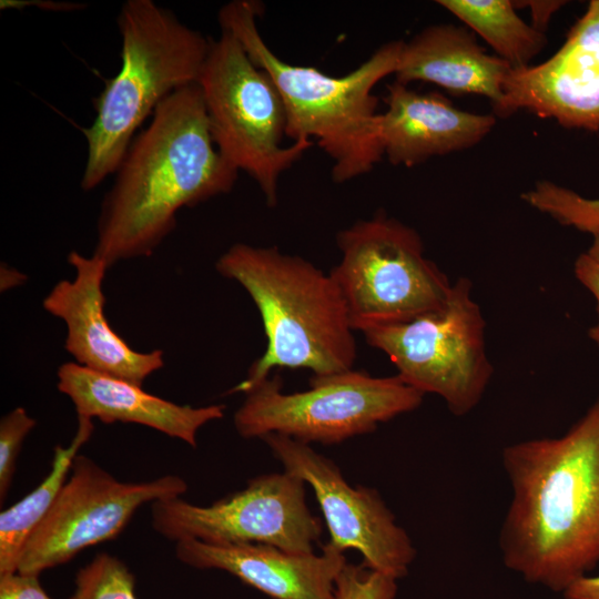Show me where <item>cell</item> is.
I'll return each mask as SVG.
<instances>
[{
    "label": "cell",
    "mask_w": 599,
    "mask_h": 599,
    "mask_svg": "<svg viewBox=\"0 0 599 599\" xmlns=\"http://www.w3.org/2000/svg\"><path fill=\"white\" fill-rule=\"evenodd\" d=\"M501 463L511 489L502 561L564 592L599 564V396L564 435L510 444Z\"/></svg>",
    "instance_id": "cell-1"
},
{
    "label": "cell",
    "mask_w": 599,
    "mask_h": 599,
    "mask_svg": "<svg viewBox=\"0 0 599 599\" xmlns=\"http://www.w3.org/2000/svg\"><path fill=\"white\" fill-rule=\"evenodd\" d=\"M114 174L93 252L108 267L152 255L182 207L229 193L238 176L214 144L197 83L160 103Z\"/></svg>",
    "instance_id": "cell-2"
},
{
    "label": "cell",
    "mask_w": 599,
    "mask_h": 599,
    "mask_svg": "<svg viewBox=\"0 0 599 599\" xmlns=\"http://www.w3.org/2000/svg\"><path fill=\"white\" fill-rule=\"evenodd\" d=\"M260 4L234 0L219 11L221 29L232 33L276 87L286 112V136L312 141L332 160V177L344 183L373 170L384 156L376 84L394 74L404 41L375 50L341 77L314 67L295 65L277 57L257 28Z\"/></svg>",
    "instance_id": "cell-3"
},
{
    "label": "cell",
    "mask_w": 599,
    "mask_h": 599,
    "mask_svg": "<svg viewBox=\"0 0 599 599\" xmlns=\"http://www.w3.org/2000/svg\"><path fill=\"white\" fill-rule=\"evenodd\" d=\"M260 312L266 348L230 393H248L274 368H307L323 376L353 368L356 341L343 295L331 276L277 247L235 243L215 263Z\"/></svg>",
    "instance_id": "cell-4"
},
{
    "label": "cell",
    "mask_w": 599,
    "mask_h": 599,
    "mask_svg": "<svg viewBox=\"0 0 599 599\" xmlns=\"http://www.w3.org/2000/svg\"><path fill=\"white\" fill-rule=\"evenodd\" d=\"M121 68L94 100L97 115L82 133L88 158L81 187L114 174L146 118L176 90L197 83L211 39L152 0L120 9Z\"/></svg>",
    "instance_id": "cell-5"
},
{
    "label": "cell",
    "mask_w": 599,
    "mask_h": 599,
    "mask_svg": "<svg viewBox=\"0 0 599 599\" xmlns=\"http://www.w3.org/2000/svg\"><path fill=\"white\" fill-rule=\"evenodd\" d=\"M197 84L216 149L238 173L257 183L268 206H275L281 175L313 142L282 144L286 136L283 100L232 33L222 30L211 39Z\"/></svg>",
    "instance_id": "cell-6"
},
{
    "label": "cell",
    "mask_w": 599,
    "mask_h": 599,
    "mask_svg": "<svg viewBox=\"0 0 599 599\" xmlns=\"http://www.w3.org/2000/svg\"><path fill=\"white\" fill-rule=\"evenodd\" d=\"M308 385L307 390L286 394L277 374L256 385L234 413L237 434L243 438L281 434L306 444H338L415 410L424 398L398 375L374 377L353 368L313 375Z\"/></svg>",
    "instance_id": "cell-7"
},
{
    "label": "cell",
    "mask_w": 599,
    "mask_h": 599,
    "mask_svg": "<svg viewBox=\"0 0 599 599\" xmlns=\"http://www.w3.org/2000/svg\"><path fill=\"white\" fill-rule=\"evenodd\" d=\"M341 261L329 272L354 331L397 324L440 307L451 284L424 254L419 234L377 213L341 231Z\"/></svg>",
    "instance_id": "cell-8"
},
{
    "label": "cell",
    "mask_w": 599,
    "mask_h": 599,
    "mask_svg": "<svg viewBox=\"0 0 599 599\" xmlns=\"http://www.w3.org/2000/svg\"><path fill=\"white\" fill-rule=\"evenodd\" d=\"M485 328L471 281L459 277L440 307L363 334L368 345L389 357L406 384L424 395H438L461 417L480 403L494 374Z\"/></svg>",
    "instance_id": "cell-9"
},
{
    "label": "cell",
    "mask_w": 599,
    "mask_h": 599,
    "mask_svg": "<svg viewBox=\"0 0 599 599\" xmlns=\"http://www.w3.org/2000/svg\"><path fill=\"white\" fill-rule=\"evenodd\" d=\"M305 481L286 471L252 478L245 488L207 506L182 497L151 504L153 529L179 542L261 544L309 554L322 534L321 519L305 500Z\"/></svg>",
    "instance_id": "cell-10"
},
{
    "label": "cell",
    "mask_w": 599,
    "mask_h": 599,
    "mask_svg": "<svg viewBox=\"0 0 599 599\" xmlns=\"http://www.w3.org/2000/svg\"><path fill=\"white\" fill-rule=\"evenodd\" d=\"M186 481L165 475L124 483L93 459L77 455L52 508L29 538L18 572L39 576L88 547L115 538L145 504L182 497Z\"/></svg>",
    "instance_id": "cell-11"
},
{
    "label": "cell",
    "mask_w": 599,
    "mask_h": 599,
    "mask_svg": "<svg viewBox=\"0 0 599 599\" xmlns=\"http://www.w3.org/2000/svg\"><path fill=\"white\" fill-rule=\"evenodd\" d=\"M261 439L284 471L314 490L329 532V546L341 552L359 551L366 567L396 580L407 575L416 549L376 489L351 486L337 465L309 444L281 434Z\"/></svg>",
    "instance_id": "cell-12"
},
{
    "label": "cell",
    "mask_w": 599,
    "mask_h": 599,
    "mask_svg": "<svg viewBox=\"0 0 599 599\" xmlns=\"http://www.w3.org/2000/svg\"><path fill=\"white\" fill-rule=\"evenodd\" d=\"M519 110L568 129L599 130V0L589 2L554 55L510 71L494 112L506 118Z\"/></svg>",
    "instance_id": "cell-13"
},
{
    "label": "cell",
    "mask_w": 599,
    "mask_h": 599,
    "mask_svg": "<svg viewBox=\"0 0 599 599\" xmlns=\"http://www.w3.org/2000/svg\"><path fill=\"white\" fill-rule=\"evenodd\" d=\"M68 263L75 272L73 280L58 282L42 302L65 324V351L81 366L142 386L164 366L163 352L135 351L111 327L104 314V261L72 251Z\"/></svg>",
    "instance_id": "cell-14"
},
{
    "label": "cell",
    "mask_w": 599,
    "mask_h": 599,
    "mask_svg": "<svg viewBox=\"0 0 599 599\" xmlns=\"http://www.w3.org/2000/svg\"><path fill=\"white\" fill-rule=\"evenodd\" d=\"M175 556L195 569L226 571L273 599H334L346 558L326 544L321 555L296 554L261 544L175 542Z\"/></svg>",
    "instance_id": "cell-15"
},
{
    "label": "cell",
    "mask_w": 599,
    "mask_h": 599,
    "mask_svg": "<svg viewBox=\"0 0 599 599\" xmlns=\"http://www.w3.org/2000/svg\"><path fill=\"white\" fill-rule=\"evenodd\" d=\"M380 113L384 155L393 165L415 166L433 158L478 144L496 116L457 109L441 94L420 93L394 82Z\"/></svg>",
    "instance_id": "cell-16"
},
{
    "label": "cell",
    "mask_w": 599,
    "mask_h": 599,
    "mask_svg": "<svg viewBox=\"0 0 599 599\" xmlns=\"http://www.w3.org/2000/svg\"><path fill=\"white\" fill-rule=\"evenodd\" d=\"M57 377L58 390L70 398L78 417L143 425L192 447L200 428L224 416V405H179L75 362L60 365Z\"/></svg>",
    "instance_id": "cell-17"
},
{
    "label": "cell",
    "mask_w": 599,
    "mask_h": 599,
    "mask_svg": "<svg viewBox=\"0 0 599 599\" xmlns=\"http://www.w3.org/2000/svg\"><path fill=\"white\" fill-rule=\"evenodd\" d=\"M511 67L486 53L471 31L449 23L433 24L404 42L395 82L437 84L454 94H478L495 110L502 101Z\"/></svg>",
    "instance_id": "cell-18"
},
{
    "label": "cell",
    "mask_w": 599,
    "mask_h": 599,
    "mask_svg": "<svg viewBox=\"0 0 599 599\" xmlns=\"http://www.w3.org/2000/svg\"><path fill=\"white\" fill-rule=\"evenodd\" d=\"M93 430L91 418L78 417L72 440L65 447L54 448L50 473L45 478L31 493L0 512V575L18 571L29 538L55 502L74 458Z\"/></svg>",
    "instance_id": "cell-19"
},
{
    "label": "cell",
    "mask_w": 599,
    "mask_h": 599,
    "mask_svg": "<svg viewBox=\"0 0 599 599\" xmlns=\"http://www.w3.org/2000/svg\"><path fill=\"white\" fill-rule=\"evenodd\" d=\"M437 3L480 35L512 70L529 67L547 44L544 32L526 23L510 0H439Z\"/></svg>",
    "instance_id": "cell-20"
},
{
    "label": "cell",
    "mask_w": 599,
    "mask_h": 599,
    "mask_svg": "<svg viewBox=\"0 0 599 599\" xmlns=\"http://www.w3.org/2000/svg\"><path fill=\"white\" fill-rule=\"evenodd\" d=\"M521 200L564 226L591 235L599 232V197H583L554 182L539 181L521 194Z\"/></svg>",
    "instance_id": "cell-21"
},
{
    "label": "cell",
    "mask_w": 599,
    "mask_h": 599,
    "mask_svg": "<svg viewBox=\"0 0 599 599\" xmlns=\"http://www.w3.org/2000/svg\"><path fill=\"white\" fill-rule=\"evenodd\" d=\"M135 577L118 557L98 554L79 569L74 591L69 599H138Z\"/></svg>",
    "instance_id": "cell-22"
},
{
    "label": "cell",
    "mask_w": 599,
    "mask_h": 599,
    "mask_svg": "<svg viewBox=\"0 0 599 599\" xmlns=\"http://www.w3.org/2000/svg\"><path fill=\"white\" fill-rule=\"evenodd\" d=\"M396 581L364 564L346 562L336 577L334 599H395Z\"/></svg>",
    "instance_id": "cell-23"
},
{
    "label": "cell",
    "mask_w": 599,
    "mask_h": 599,
    "mask_svg": "<svg viewBox=\"0 0 599 599\" xmlns=\"http://www.w3.org/2000/svg\"><path fill=\"white\" fill-rule=\"evenodd\" d=\"M37 422L23 407H16L0 420V501L3 502L11 486L17 458L28 434Z\"/></svg>",
    "instance_id": "cell-24"
},
{
    "label": "cell",
    "mask_w": 599,
    "mask_h": 599,
    "mask_svg": "<svg viewBox=\"0 0 599 599\" xmlns=\"http://www.w3.org/2000/svg\"><path fill=\"white\" fill-rule=\"evenodd\" d=\"M0 599H52L42 588L39 576L12 572L0 575Z\"/></svg>",
    "instance_id": "cell-25"
},
{
    "label": "cell",
    "mask_w": 599,
    "mask_h": 599,
    "mask_svg": "<svg viewBox=\"0 0 599 599\" xmlns=\"http://www.w3.org/2000/svg\"><path fill=\"white\" fill-rule=\"evenodd\" d=\"M577 280L592 294L597 302L598 321L588 335L599 346V262L587 253L580 254L573 265Z\"/></svg>",
    "instance_id": "cell-26"
},
{
    "label": "cell",
    "mask_w": 599,
    "mask_h": 599,
    "mask_svg": "<svg viewBox=\"0 0 599 599\" xmlns=\"http://www.w3.org/2000/svg\"><path fill=\"white\" fill-rule=\"evenodd\" d=\"M515 8H528L531 12L532 27L545 32L551 17L567 2L560 0L512 1Z\"/></svg>",
    "instance_id": "cell-27"
},
{
    "label": "cell",
    "mask_w": 599,
    "mask_h": 599,
    "mask_svg": "<svg viewBox=\"0 0 599 599\" xmlns=\"http://www.w3.org/2000/svg\"><path fill=\"white\" fill-rule=\"evenodd\" d=\"M562 593L565 599H599V575L577 579Z\"/></svg>",
    "instance_id": "cell-28"
},
{
    "label": "cell",
    "mask_w": 599,
    "mask_h": 599,
    "mask_svg": "<svg viewBox=\"0 0 599 599\" xmlns=\"http://www.w3.org/2000/svg\"><path fill=\"white\" fill-rule=\"evenodd\" d=\"M27 281V276L20 271L8 266L6 263L0 267V290L6 292L17 286L22 285Z\"/></svg>",
    "instance_id": "cell-29"
},
{
    "label": "cell",
    "mask_w": 599,
    "mask_h": 599,
    "mask_svg": "<svg viewBox=\"0 0 599 599\" xmlns=\"http://www.w3.org/2000/svg\"><path fill=\"white\" fill-rule=\"evenodd\" d=\"M592 236H593V241L587 254L591 256L593 260L599 262V232H597Z\"/></svg>",
    "instance_id": "cell-30"
}]
</instances>
